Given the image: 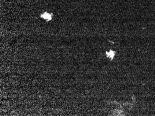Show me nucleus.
Instances as JSON below:
<instances>
[{
	"label": "nucleus",
	"instance_id": "nucleus-1",
	"mask_svg": "<svg viewBox=\"0 0 155 116\" xmlns=\"http://www.w3.org/2000/svg\"><path fill=\"white\" fill-rule=\"evenodd\" d=\"M53 17V14L52 13H49L47 12H45L40 15V18L43 19L47 22L51 21L52 20Z\"/></svg>",
	"mask_w": 155,
	"mask_h": 116
}]
</instances>
